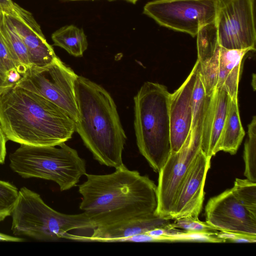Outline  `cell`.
<instances>
[{
  "label": "cell",
  "mask_w": 256,
  "mask_h": 256,
  "mask_svg": "<svg viewBox=\"0 0 256 256\" xmlns=\"http://www.w3.org/2000/svg\"><path fill=\"white\" fill-rule=\"evenodd\" d=\"M85 175L78 188L80 208L95 228L156 214L157 186L148 177L125 166L110 174Z\"/></svg>",
  "instance_id": "1"
},
{
  "label": "cell",
  "mask_w": 256,
  "mask_h": 256,
  "mask_svg": "<svg viewBox=\"0 0 256 256\" xmlns=\"http://www.w3.org/2000/svg\"><path fill=\"white\" fill-rule=\"evenodd\" d=\"M0 123L7 140L20 144L58 146L76 131L74 121L60 108L15 84L0 94Z\"/></svg>",
  "instance_id": "2"
},
{
  "label": "cell",
  "mask_w": 256,
  "mask_h": 256,
  "mask_svg": "<svg viewBox=\"0 0 256 256\" xmlns=\"http://www.w3.org/2000/svg\"><path fill=\"white\" fill-rule=\"evenodd\" d=\"M74 90L76 131L84 144L100 164L116 169L124 166L122 153L126 136L112 96L102 86L78 75Z\"/></svg>",
  "instance_id": "3"
},
{
  "label": "cell",
  "mask_w": 256,
  "mask_h": 256,
  "mask_svg": "<svg viewBox=\"0 0 256 256\" xmlns=\"http://www.w3.org/2000/svg\"><path fill=\"white\" fill-rule=\"evenodd\" d=\"M170 94L165 86L146 82L134 98L137 146L150 166L158 173L172 152Z\"/></svg>",
  "instance_id": "4"
},
{
  "label": "cell",
  "mask_w": 256,
  "mask_h": 256,
  "mask_svg": "<svg viewBox=\"0 0 256 256\" xmlns=\"http://www.w3.org/2000/svg\"><path fill=\"white\" fill-rule=\"evenodd\" d=\"M9 159L10 168L22 178L53 181L61 191L75 186L86 174L85 160L65 142L54 146L20 144Z\"/></svg>",
  "instance_id": "5"
},
{
  "label": "cell",
  "mask_w": 256,
  "mask_h": 256,
  "mask_svg": "<svg viewBox=\"0 0 256 256\" xmlns=\"http://www.w3.org/2000/svg\"><path fill=\"white\" fill-rule=\"evenodd\" d=\"M11 216V230L14 236L37 240H56L64 238L73 230L95 228L86 213L68 214L57 212L48 206L39 194L26 187L18 191Z\"/></svg>",
  "instance_id": "6"
},
{
  "label": "cell",
  "mask_w": 256,
  "mask_h": 256,
  "mask_svg": "<svg viewBox=\"0 0 256 256\" xmlns=\"http://www.w3.org/2000/svg\"><path fill=\"white\" fill-rule=\"evenodd\" d=\"M77 76L57 57L46 66L28 68L15 84L50 100L76 122L78 109L74 82Z\"/></svg>",
  "instance_id": "7"
},
{
  "label": "cell",
  "mask_w": 256,
  "mask_h": 256,
  "mask_svg": "<svg viewBox=\"0 0 256 256\" xmlns=\"http://www.w3.org/2000/svg\"><path fill=\"white\" fill-rule=\"evenodd\" d=\"M218 0H154L143 12L160 26L194 37L204 26L215 22Z\"/></svg>",
  "instance_id": "8"
},
{
  "label": "cell",
  "mask_w": 256,
  "mask_h": 256,
  "mask_svg": "<svg viewBox=\"0 0 256 256\" xmlns=\"http://www.w3.org/2000/svg\"><path fill=\"white\" fill-rule=\"evenodd\" d=\"M254 0H218L215 20L220 45L255 50Z\"/></svg>",
  "instance_id": "9"
},
{
  "label": "cell",
  "mask_w": 256,
  "mask_h": 256,
  "mask_svg": "<svg viewBox=\"0 0 256 256\" xmlns=\"http://www.w3.org/2000/svg\"><path fill=\"white\" fill-rule=\"evenodd\" d=\"M201 150V144L189 136L176 152H172L158 172V206L156 214L171 219L176 196L182 183Z\"/></svg>",
  "instance_id": "10"
},
{
  "label": "cell",
  "mask_w": 256,
  "mask_h": 256,
  "mask_svg": "<svg viewBox=\"0 0 256 256\" xmlns=\"http://www.w3.org/2000/svg\"><path fill=\"white\" fill-rule=\"evenodd\" d=\"M205 216L206 222L216 230L256 236V216L237 200L231 189L209 200Z\"/></svg>",
  "instance_id": "11"
},
{
  "label": "cell",
  "mask_w": 256,
  "mask_h": 256,
  "mask_svg": "<svg viewBox=\"0 0 256 256\" xmlns=\"http://www.w3.org/2000/svg\"><path fill=\"white\" fill-rule=\"evenodd\" d=\"M200 63L197 60L190 74L174 92L170 94L169 104L172 152H176L186 140L192 118V95Z\"/></svg>",
  "instance_id": "12"
},
{
  "label": "cell",
  "mask_w": 256,
  "mask_h": 256,
  "mask_svg": "<svg viewBox=\"0 0 256 256\" xmlns=\"http://www.w3.org/2000/svg\"><path fill=\"white\" fill-rule=\"evenodd\" d=\"M210 160L200 150L180 188L172 220L186 216L198 218L204 200V186Z\"/></svg>",
  "instance_id": "13"
},
{
  "label": "cell",
  "mask_w": 256,
  "mask_h": 256,
  "mask_svg": "<svg viewBox=\"0 0 256 256\" xmlns=\"http://www.w3.org/2000/svg\"><path fill=\"white\" fill-rule=\"evenodd\" d=\"M7 15L26 47L30 66L43 67L56 60L58 56L30 12L21 8L17 16Z\"/></svg>",
  "instance_id": "14"
},
{
  "label": "cell",
  "mask_w": 256,
  "mask_h": 256,
  "mask_svg": "<svg viewBox=\"0 0 256 256\" xmlns=\"http://www.w3.org/2000/svg\"><path fill=\"white\" fill-rule=\"evenodd\" d=\"M172 220L155 214L141 216L124 222L93 229L90 236H78L66 233L64 238L82 242H112L113 240L146 233L157 228L166 227Z\"/></svg>",
  "instance_id": "15"
},
{
  "label": "cell",
  "mask_w": 256,
  "mask_h": 256,
  "mask_svg": "<svg viewBox=\"0 0 256 256\" xmlns=\"http://www.w3.org/2000/svg\"><path fill=\"white\" fill-rule=\"evenodd\" d=\"M231 98L223 88L209 96L202 138L201 150L209 158L216 149L224 127Z\"/></svg>",
  "instance_id": "16"
},
{
  "label": "cell",
  "mask_w": 256,
  "mask_h": 256,
  "mask_svg": "<svg viewBox=\"0 0 256 256\" xmlns=\"http://www.w3.org/2000/svg\"><path fill=\"white\" fill-rule=\"evenodd\" d=\"M249 49H228L220 46L216 88H224L231 99L238 98L241 64Z\"/></svg>",
  "instance_id": "17"
},
{
  "label": "cell",
  "mask_w": 256,
  "mask_h": 256,
  "mask_svg": "<svg viewBox=\"0 0 256 256\" xmlns=\"http://www.w3.org/2000/svg\"><path fill=\"white\" fill-rule=\"evenodd\" d=\"M244 134L239 114L238 98L231 99L224 127L216 147V153L222 150L234 154Z\"/></svg>",
  "instance_id": "18"
},
{
  "label": "cell",
  "mask_w": 256,
  "mask_h": 256,
  "mask_svg": "<svg viewBox=\"0 0 256 256\" xmlns=\"http://www.w3.org/2000/svg\"><path fill=\"white\" fill-rule=\"evenodd\" d=\"M0 30L8 44L18 72L22 76L30 67L26 47L8 18L0 12Z\"/></svg>",
  "instance_id": "19"
},
{
  "label": "cell",
  "mask_w": 256,
  "mask_h": 256,
  "mask_svg": "<svg viewBox=\"0 0 256 256\" xmlns=\"http://www.w3.org/2000/svg\"><path fill=\"white\" fill-rule=\"evenodd\" d=\"M52 38L54 46L64 48L76 57L82 56L88 46L84 30L72 24L56 30L52 34Z\"/></svg>",
  "instance_id": "20"
},
{
  "label": "cell",
  "mask_w": 256,
  "mask_h": 256,
  "mask_svg": "<svg viewBox=\"0 0 256 256\" xmlns=\"http://www.w3.org/2000/svg\"><path fill=\"white\" fill-rule=\"evenodd\" d=\"M196 36L198 60L201 63L211 58L220 46L215 22L202 26Z\"/></svg>",
  "instance_id": "21"
},
{
  "label": "cell",
  "mask_w": 256,
  "mask_h": 256,
  "mask_svg": "<svg viewBox=\"0 0 256 256\" xmlns=\"http://www.w3.org/2000/svg\"><path fill=\"white\" fill-rule=\"evenodd\" d=\"M248 137L244 148V176L246 179L256 182V118L254 116L248 125Z\"/></svg>",
  "instance_id": "22"
},
{
  "label": "cell",
  "mask_w": 256,
  "mask_h": 256,
  "mask_svg": "<svg viewBox=\"0 0 256 256\" xmlns=\"http://www.w3.org/2000/svg\"><path fill=\"white\" fill-rule=\"evenodd\" d=\"M230 189L237 200L256 216V182L236 178Z\"/></svg>",
  "instance_id": "23"
},
{
  "label": "cell",
  "mask_w": 256,
  "mask_h": 256,
  "mask_svg": "<svg viewBox=\"0 0 256 256\" xmlns=\"http://www.w3.org/2000/svg\"><path fill=\"white\" fill-rule=\"evenodd\" d=\"M220 47L211 58L203 62H200V74L205 92L208 96H210L216 89L218 72Z\"/></svg>",
  "instance_id": "24"
},
{
  "label": "cell",
  "mask_w": 256,
  "mask_h": 256,
  "mask_svg": "<svg viewBox=\"0 0 256 256\" xmlns=\"http://www.w3.org/2000/svg\"><path fill=\"white\" fill-rule=\"evenodd\" d=\"M0 72L12 84H15L22 76L16 69L11 52L0 30Z\"/></svg>",
  "instance_id": "25"
},
{
  "label": "cell",
  "mask_w": 256,
  "mask_h": 256,
  "mask_svg": "<svg viewBox=\"0 0 256 256\" xmlns=\"http://www.w3.org/2000/svg\"><path fill=\"white\" fill-rule=\"evenodd\" d=\"M18 195L16 187L9 182L0 180V222L12 215Z\"/></svg>",
  "instance_id": "26"
},
{
  "label": "cell",
  "mask_w": 256,
  "mask_h": 256,
  "mask_svg": "<svg viewBox=\"0 0 256 256\" xmlns=\"http://www.w3.org/2000/svg\"><path fill=\"white\" fill-rule=\"evenodd\" d=\"M174 220L170 224L172 228L187 232L208 233L216 232V230L206 222H202L198 218L186 216Z\"/></svg>",
  "instance_id": "27"
},
{
  "label": "cell",
  "mask_w": 256,
  "mask_h": 256,
  "mask_svg": "<svg viewBox=\"0 0 256 256\" xmlns=\"http://www.w3.org/2000/svg\"><path fill=\"white\" fill-rule=\"evenodd\" d=\"M216 236L222 242L254 243L256 242V236L220 230L216 232Z\"/></svg>",
  "instance_id": "28"
},
{
  "label": "cell",
  "mask_w": 256,
  "mask_h": 256,
  "mask_svg": "<svg viewBox=\"0 0 256 256\" xmlns=\"http://www.w3.org/2000/svg\"><path fill=\"white\" fill-rule=\"evenodd\" d=\"M20 6L12 0H0V12L12 16H17Z\"/></svg>",
  "instance_id": "29"
},
{
  "label": "cell",
  "mask_w": 256,
  "mask_h": 256,
  "mask_svg": "<svg viewBox=\"0 0 256 256\" xmlns=\"http://www.w3.org/2000/svg\"><path fill=\"white\" fill-rule=\"evenodd\" d=\"M7 138L0 123V164L4 162L6 156V142Z\"/></svg>",
  "instance_id": "30"
},
{
  "label": "cell",
  "mask_w": 256,
  "mask_h": 256,
  "mask_svg": "<svg viewBox=\"0 0 256 256\" xmlns=\"http://www.w3.org/2000/svg\"><path fill=\"white\" fill-rule=\"evenodd\" d=\"M24 240V239L22 238L10 236L0 232V242H20Z\"/></svg>",
  "instance_id": "31"
},
{
  "label": "cell",
  "mask_w": 256,
  "mask_h": 256,
  "mask_svg": "<svg viewBox=\"0 0 256 256\" xmlns=\"http://www.w3.org/2000/svg\"><path fill=\"white\" fill-rule=\"evenodd\" d=\"M14 84H10L6 78L0 72V94L6 88Z\"/></svg>",
  "instance_id": "32"
},
{
  "label": "cell",
  "mask_w": 256,
  "mask_h": 256,
  "mask_svg": "<svg viewBox=\"0 0 256 256\" xmlns=\"http://www.w3.org/2000/svg\"><path fill=\"white\" fill-rule=\"evenodd\" d=\"M124 0L128 1V2H132V3L134 4L138 0Z\"/></svg>",
  "instance_id": "33"
},
{
  "label": "cell",
  "mask_w": 256,
  "mask_h": 256,
  "mask_svg": "<svg viewBox=\"0 0 256 256\" xmlns=\"http://www.w3.org/2000/svg\"><path fill=\"white\" fill-rule=\"evenodd\" d=\"M65 0V1H75V0Z\"/></svg>",
  "instance_id": "34"
}]
</instances>
